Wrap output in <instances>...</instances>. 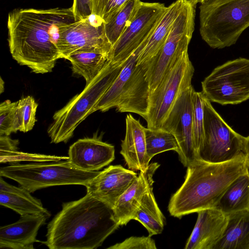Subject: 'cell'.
<instances>
[{
	"mask_svg": "<svg viewBox=\"0 0 249 249\" xmlns=\"http://www.w3.org/2000/svg\"><path fill=\"white\" fill-rule=\"evenodd\" d=\"M75 21L72 7L13 10L7 20L12 57L36 73L52 72L61 58L56 45L59 28Z\"/></svg>",
	"mask_w": 249,
	"mask_h": 249,
	"instance_id": "1",
	"label": "cell"
},
{
	"mask_svg": "<svg viewBox=\"0 0 249 249\" xmlns=\"http://www.w3.org/2000/svg\"><path fill=\"white\" fill-rule=\"evenodd\" d=\"M120 225L113 209L89 194L63 203L48 224L44 243L50 249H95Z\"/></svg>",
	"mask_w": 249,
	"mask_h": 249,
	"instance_id": "2",
	"label": "cell"
},
{
	"mask_svg": "<svg viewBox=\"0 0 249 249\" xmlns=\"http://www.w3.org/2000/svg\"><path fill=\"white\" fill-rule=\"evenodd\" d=\"M187 167L185 180L168 207L171 215L177 218L215 208L230 185L249 170L245 154L220 163L198 159Z\"/></svg>",
	"mask_w": 249,
	"mask_h": 249,
	"instance_id": "3",
	"label": "cell"
},
{
	"mask_svg": "<svg viewBox=\"0 0 249 249\" xmlns=\"http://www.w3.org/2000/svg\"><path fill=\"white\" fill-rule=\"evenodd\" d=\"M199 9L200 36L213 49L234 45L249 27V0H208Z\"/></svg>",
	"mask_w": 249,
	"mask_h": 249,
	"instance_id": "4",
	"label": "cell"
},
{
	"mask_svg": "<svg viewBox=\"0 0 249 249\" xmlns=\"http://www.w3.org/2000/svg\"><path fill=\"white\" fill-rule=\"evenodd\" d=\"M125 61L113 62L109 60L81 92L54 113L47 129L51 142H67L71 138L79 124L93 113L95 105L117 76Z\"/></svg>",
	"mask_w": 249,
	"mask_h": 249,
	"instance_id": "5",
	"label": "cell"
},
{
	"mask_svg": "<svg viewBox=\"0 0 249 249\" xmlns=\"http://www.w3.org/2000/svg\"><path fill=\"white\" fill-rule=\"evenodd\" d=\"M100 172L77 169L68 160L27 164L16 163L0 169V177L17 181L30 193L58 185L79 184L86 187Z\"/></svg>",
	"mask_w": 249,
	"mask_h": 249,
	"instance_id": "6",
	"label": "cell"
},
{
	"mask_svg": "<svg viewBox=\"0 0 249 249\" xmlns=\"http://www.w3.org/2000/svg\"><path fill=\"white\" fill-rule=\"evenodd\" d=\"M196 5L191 0H184L161 50L146 63V76L150 92L157 87L174 62L188 51L195 29Z\"/></svg>",
	"mask_w": 249,
	"mask_h": 249,
	"instance_id": "7",
	"label": "cell"
},
{
	"mask_svg": "<svg viewBox=\"0 0 249 249\" xmlns=\"http://www.w3.org/2000/svg\"><path fill=\"white\" fill-rule=\"evenodd\" d=\"M204 131L198 159L211 163L233 160L244 154L245 137L233 130L204 96Z\"/></svg>",
	"mask_w": 249,
	"mask_h": 249,
	"instance_id": "8",
	"label": "cell"
},
{
	"mask_svg": "<svg viewBox=\"0 0 249 249\" xmlns=\"http://www.w3.org/2000/svg\"><path fill=\"white\" fill-rule=\"evenodd\" d=\"M194 68L188 51L184 52L164 75L150 93L145 121L148 128H160L180 94L191 86Z\"/></svg>",
	"mask_w": 249,
	"mask_h": 249,
	"instance_id": "9",
	"label": "cell"
},
{
	"mask_svg": "<svg viewBox=\"0 0 249 249\" xmlns=\"http://www.w3.org/2000/svg\"><path fill=\"white\" fill-rule=\"evenodd\" d=\"M210 102L236 105L249 99V59L238 58L216 67L201 82Z\"/></svg>",
	"mask_w": 249,
	"mask_h": 249,
	"instance_id": "10",
	"label": "cell"
},
{
	"mask_svg": "<svg viewBox=\"0 0 249 249\" xmlns=\"http://www.w3.org/2000/svg\"><path fill=\"white\" fill-rule=\"evenodd\" d=\"M167 9L164 3L141 1L132 18L112 46L109 60L113 62L126 60L149 36Z\"/></svg>",
	"mask_w": 249,
	"mask_h": 249,
	"instance_id": "11",
	"label": "cell"
},
{
	"mask_svg": "<svg viewBox=\"0 0 249 249\" xmlns=\"http://www.w3.org/2000/svg\"><path fill=\"white\" fill-rule=\"evenodd\" d=\"M56 45L60 58L65 59L74 52L85 50H100L109 56L112 48L105 34L104 22L93 15L87 19L60 27Z\"/></svg>",
	"mask_w": 249,
	"mask_h": 249,
	"instance_id": "12",
	"label": "cell"
},
{
	"mask_svg": "<svg viewBox=\"0 0 249 249\" xmlns=\"http://www.w3.org/2000/svg\"><path fill=\"white\" fill-rule=\"evenodd\" d=\"M194 89L191 85L180 94L160 127L175 136L179 147V160L186 167L198 159L193 130L192 95Z\"/></svg>",
	"mask_w": 249,
	"mask_h": 249,
	"instance_id": "13",
	"label": "cell"
},
{
	"mask_svg": "<svg viewBox=\"0 0 249 249\" xmlns=\"http://www.w3.org/2000/svg\"><path fill=\"white\" fill-rule=\"evenodd\" d=\"M134 171L121 165H110L100 171L86 186L87 193L112 209L116 202L137 178Z\"/></svg>",
	"mask_w": 249,
	"mask_h": 249,
	"instance_id": "14",
	"label": "cell"
},
{
	"mask_svg": "<svg viewBox=\"0 0 249 249\" xmlns=\"http://www.w3.org/2000/svg\"><path fill=\"white\" fill-rule=\"evenodd\" d=\"M69 161L81 170L98 171L115 159L114 146L95 138L80 139L68 151Z\"/></svg>",
	"mask_w": 249,
	"mask_h": 249,
	"instance_id": "15",
	"label": "cell"
},
{
	"mask_svg": "<svg viewBox=\"0 0 249 249\" xmlns=\"http://www.w3.org/2000/svg\"><path fill=\"white\" fill-rule=\"evenodd\" d=\"M195 227L185 249H214L222 237L228 221V215L216 208L197 212Z\"/></svg>",
	"mask_w": 249,
	"mask_h": 249,
	"instance_id": "16",
	"label": "cell"
},
{
	"mask_svg": "<svg viewBox=\"0 0 249 249\" xmlns=\"http://www.w3.org/2000/svg\"><path fill=\"white\" fill-rule=\"evenodd\" d=\"M49 217L45 215L26 214L9 225L0 227V248L33 249L40 228Z\"/></svg>",
	"mask_w": 249,
	"mask_h": 249,
	"instance_id": "17",
	"label": "cell"
},
{
	"mask_svg": "<svg viewBox=\"0 0 249 249\" xmlns=\"http://www.w3.org/2000/svg\"><path fill=\"white\" fill-rule=\"evenodd\" d=\"M147 68L148 63H137L116 107L117 111L135 113L146 118L150 93L146 76Z\"/></svg>",
	"mask_w": 249,
	"mask_h": 249,
	"instance_id": "18",
	"label": "cell"
},
{
	"mask_svg": "<svg viewBox=\"0 0 249 249\" xmlns=\"http://www.w3.org/2000/svg\"><path fill=\"white\" fill-rule=\"evenodd\" d=\"M160 164H149L146 170L140 171L137 178L119 197L113 208L114 218L120 226L127 224L139 206L142 198L150 184Z\"/></svg>",
	"mask_w": 249,
	"mask_h": 249,
	"instance_id": "19",
	"label": "cell"
},
{
	"mask_svg": "<svg viewBox=\"0 0 249 249\" xmlns=\"http://www.w3.org/2000/svg\"><path fill=\"white\" fill-rule=\"evenodd\" d=\"M145 127L131 115L125 118V133L120 153L129 169L144 171L149 165L146 153Z\"/></svg>",
	"mask_w": 249,
	"mask_h": 249,
	"instance_id": "20",
	"label": "cell"
},
{
	"mask_svg": "<svg viewBox=\"0 0 249 249\" xmlns=\"http://www.w3.org/2000/svg\"><path fill=\"white\" fill-rule=\"evenodd\" d=\"M184 0H176L167 9L157 26L142 43L144 47L137 58V64L148 63L155 57L164 45L170 29L179 13Z\"/></svg>",
	"mask_w": 249,
	"mask_h": 249,
	"instance_id": "21",
	"label": "cell"
},
{
	"mask_svg": "<svg viewBox=\"0 0 249 249\" xmlns=\"http://www.w3.org/2000/svg\"><path fill=\"white\" fill-rule=\"evenodd\" d=\"M227 215L225 231L214 249H249V209Z\"/></svg>",
	"mask_w": 249,
	"mask_h": 249,
	"instance_id": "22",
	"label": "cell"
},
{
	"mask_svg": "<svg viewBox=\"0 0 249 249\" xmlns=\"http://www.w3.org/2000/svg\"><path fill=\"white\" fill-rule=\"evenodd\" d=\"M141 51L142 49L138 47L125 61L117 76L95 105L93 112L98 110L105 112L116 107L132 75Z\"/></svg>",
	"mask_w": 249,
	"mask_h": 249,
	"instance_id": "23",
	"label": "cell"
},
{
	"mask_svg": "<svg viewBox=\"0 0 249 249\" xmlns=\"http://www.w3.org/2000/svg\"><path fill=\"white\" fill-rule=\"evenodd\" d=\"M71 64L72 72L84 77L88 85L109 60L108 54L97 50H79L66 58Z\"/></svg>",
	"mask_w": 249,
	"mask_h": 249,
	"instance_id": "24",
	"label": "cell"
},
{
	"mask_svg": "<svg viewBox=\"0 0 249 249\" xmlns=\"http://www.w3.org/2000/svg\"><path fill=\"white\" fill-rule=\"evenodd\" d=\"M215 208L226 214L249 209V170L230 185Z\"/></svg>",
	"mask_w": 249,
	"mask_h": 249,
	"instance_id": "25",
	"label": "cell"
},
{
	"mask_svg": "<svg viewBox=\"0 0 249 249\" xmlns=\"http://www.w3.org/2000/svg\"><path fill=\"white\" fill-rule=\"evenodd\" d=\"M153 184L148 186L132 218V219L140 222L146 229L148 236L150 237L161 233L165 222V217L155 200Z\"/></svg>",
	"mask_w": 249,
	"mask_h": 249,
	"instance_id": "26",
	"label": "cell"
},
{
	"mask_svg": "<svg viewBox=\"0 0 249 249\" xmlns=\"http://www.w3.org/2000/svg\"><path fill=\"white\" fill-rule=\"evenodd\" d=\"M0 205L15 211L21 215L41 214L50 217L51 213L40 200L33 196L0 191Z\"/></svg>",
	"mask_w": 249,
	"mask_h": 249,
	"instance_id": "27",
	"label": "cell"
},
{
	"mask_svg": "<svg viewBox=\"0 0 249 249\" xmlns=\"http://www.w3.org/2000/svg\"><path fill=\"white\" fill-rule=\"evenodd\" d=\"M146 153L150 161L159 153L169 150L179 151L178 142L173 134L162 128L151 129L145 127Z\"/></svg>",
	"mask_w": 249,
	"mask_h": 249,
	"instance_id": "28",
	"label": "cell"
},
{
	"mask_svg": "<svg viewBox=\"0 0 249 249\" xmlns=\"http://www.w3.org/2000/svg\"><path fill=\"white\" fill-rule=\"evenodd\" d=\"M140 2V0H128L107 22L104 23L105 34L112 47L132 18Z\"/></svg>",
	"mask_w": 249,
	"mask_h": 249,
	"instance_id": "29",
	"label": "cell"
},
{
	"mask_svg": "<svg viewBox=\"0 0 249 249\" xmlns=\"http://www.w3.org/2000/svg\"><path fill=\"white\" fill-rule=\"evenodd\" d=\"M204 95L202 92L193 90L192 95L193 108V130L195 150L198 157V151L201 145L204 131Z\"/></svg>",
	"mask_w": 249,
	"mask_h": 249,
	"instance_id": "30",
	"label": "cell"
},
{
	"mask_svg": "<svg viewBox=\"0 0 249 249\" xmlns=\"http://www.w3.org/2000/svg\"><path fill=\"white\" fill-rule=\"evenodd\" d=\"M18 103L7 100L0 104V135L9 136L12 133L19 131Z\"/></svg>",
	"mask_w": 249,
	"mask_h": 249,
	"instance_id": "31",
	"label": "cell"
},
{
	"mask_svg": "<svg viewBox=\"0 0 249 249\" xmlns=\"http://www.w3.org/2000/svg\"><path fill=\"white\" fill-rule=\"evenodd\" d=\"M18 102L19 131L27 132L33 129L36 122V115L38 104L31 96L23 97Z\"/></svg>",
	"mask_w": 249,
	"mask_h": 249,
	"instance_id": "32",
	"label": "cell"
},
{
	"mask_svg": "<svg viewBox=\"0 0 249 249\" xmlns=\"http://www.w3.org/2000/svg\"><path fill=\"white\" fill-rule=\"evenodd\" d=\"M128 0H92V15L107 23Z\"/></svg>",
	"mask_w": 249,
	"mask_h": 249,
	"instance_id": "33",
	"label": "cell"
},
{
	"mask_svg": "<svg viewBox=\"0 0 249 249\" xmlns=\"http://www.w3.org/2000/svg\"><path fill=\"white\" fill-rule=\"evenodd\" d=\"M0 163L9 162L10 164L19 163L21 161H34L36 162L59 161L61 160H69V157H58L36 154H29L18 150L0 156Z\"/></svg>",
	"mask_w": 249,
	"mask_h": 249,
	"instance_id": "34",
	"label": "cell"
},
{
	"mask_svg": "<svg viewBox=\"0 0 249 249\" xmlns=\"http://www.w3.org/2000/svg\"><path fill=\"white\" fill-rule=\"evenodd\" d=\"M108 249H156L155 242L150 236H131Z\"/></svg>",
	"mask_w": 249,
	"mask_h": 249,
	"instance_id": "35",
	"label": "cell"
},
{
	"mask_svg": "<svg viewBox=\"0 0 249 249\" xmlns=\"http://www.w3.org/2000/svg\"><path fill=\"white\" fill-rule=\"evenodd\" d=\"M71 7L76 21L87 19L92 15V0H73Z\"/></svg>",
	"mask_w": 249,
	"mask_h": 249,
	"instance_id": "36",
	"label": "cell"
},
{
	"mask_svg": "<svg viewBox=\"0 0 249 249\" xmlns=\"http://www.w3.org/2000/svg\"><path fill=\"white\" fill-rule=\"evenodd\" d=\"M19 141L13 140L9 136L0 135V156L17 151Z\"/></svg>",
	"mask_w": 249,
	"mask_h": 249,
	"instance_id": "37",
	"label": "cell"
},
{
	"mask_svg": "<svg viewBox=\"0 0 249 249\" xmlns=\"http://www.w3.org/2000/svg\"><path fill=\"white\" fill-rule=\"evenodd\" d=\"M244 153L246 155L248 165L249 166V136L245 137L244 144Z\"/></svg>",
	"mask_w": 249,
	"mask_h": 249,
	"instance_id": "38",
	"label": "cell"
},
{
	"mask_svg": "<svg viewBox=\"0 0 249 249\" xmlns=\"http://www.w3.org/2000/svg\"><path fill=\"white\" fill-rule=\"evenodd\" d=\"M4 81L2 80L1 77L0 80V93H2L4 91Z\"/></svg>",
	"mask_w": 249,
	"mask_h": 249,
	"instance_id": "39",
	"label": "cell"
},
{
	"mask_svg": "<svg viewBox=\"0 0 249 249\" xmlns=\"http://www.w3.org/2000/svg\"><path fill=\"white\" fill-rule=\"evenodd\" d=\"M193 3L196 5V4L199 3L200 4L205 2L208 0H191Z\"/></svg>",
	"mask_w": 249,
	"mask_h": 249,
	"instance_id": "40",
	"label": "cell"
}]
</instances>
